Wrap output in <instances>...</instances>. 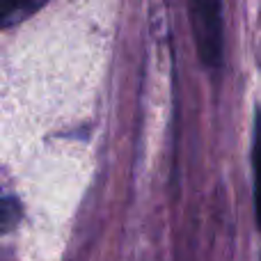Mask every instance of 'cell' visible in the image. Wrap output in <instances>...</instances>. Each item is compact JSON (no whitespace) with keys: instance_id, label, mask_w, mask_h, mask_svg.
Segmentation results:
<instances>
[{"instance_id":"cell-1","label":"cell","mask_w":261,"mask_h":261,"mask_svg":"<svg viewBox=\"0 0 261 261\" xmlns=\"http://www.w3.org/2000/svg\"><path fill=\"white\" fill-rule=\"evenodd\" d=\"M188 14L199 60L208 69H218L225 55L222 0H188Z\"/></svg>"},{"instance_id":"cell-2","label":"cell","mask_w":261,"mask_h":261,"mask_svg":"<svg viewBox=\"0 0 261 261\" xmlns=\"http://www.w3.org/2000/svg\"><path fill=\"white\" fill-rule=\"evenodd\" d=\"M46 0H0V14H3V25L9 28L14 23L23 21L25 16L35 14Z\"/></svg>"},{"instance_id":"cell-3","label":"cell","mask_w":261,"mask_h":261,"mask_svg":"<svg viewBox=\"0 0 261 261\" xmlns=\"http://www.w3.org/2000/svg\"><path fill=\"white\" fill-rule=\"evenodd\" d=\"M254 206L261 225V113H257V124H254Z\"/></svg>"},{"instance_id":"cell-4","label":"cell","mask_w":261,"mask_h":261,"mask_svg":"<svg viewBox=\"0 0 261 261\" xmlns=\"http://www.w3.org/2000/svg\"><path fill=\"white\" fill-rule=\"evenodd\" d=\"M16 218H18V204L7 195L5 202H3V227H5V231L12 229V225H14Z\"/></svg>"}]
</instances>
